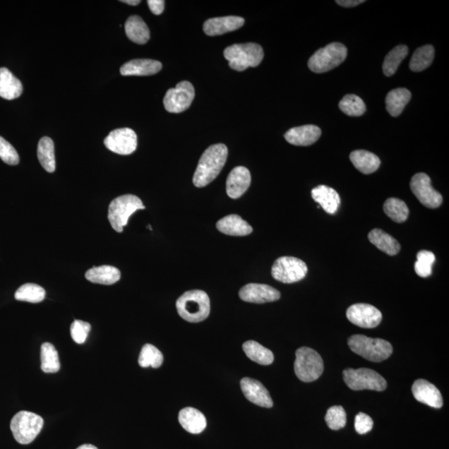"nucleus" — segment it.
I'll use <instances>...</instances> for the list:
<instances>
[{
  "label": "nucleus",
  "instance_id": "25",
  "mask_svg": "<svg viewBox=\"0 0 449 449\" xmlns=\"http://www.w3.org/2000/svg\"><path fill=\"white\" fill-rule=\"evenodd\" d=\"M20 80L6 68H0V97L7 100H16L22 95Z\"/></svg>",
  "mask_w": 449,
  "mask_h": 449
},
{
  "label": "nucleus",
  "instance_id": "43",
  "mask_svg": "<svg viewBox=\"0 0 449 449\" xmlns=\"http://www.w3.org/2000/svg\"><path fill=\"white\" fill-rule=\"evenodd\" d=\"M0 158L8 165L16 166L20 162L16 149L2 137H0Z\"/></svg>",
  "mask_w": 449,
  "mask_h": 449
},
{
  "label": "nucleus",
  "instance_id": "1",
  "mask_svg": "<svg viewBox=\"0 0 449 449\" xmlns=\"http://www.w3.org/2000/svg\"><path fill=\"white\" fill-rule=\"evenodd\" d=\"M227 156V147L222 143L214 144L205 150L195 172L194 185L204 187L216 179L226 164Z\"/></svg>",
  "mask_w": 449,
  "mask_h": 449
},
{
  "label": "nucleus",
  "instance_id": "9",
  "mask_svg": "<svg viewBox=\"0 0 449 449\" xmlns=\"http://www.w3.org/2000/svg\"><path fill=\"white\" fill-rule=\"evenodd\" d=\"M343 376L346 385L354 391L364 390L383 391L387 388L385 378L372 369H347L344 371Z\"/></svg>",
  "mask_w": 449,
  "mask_h": 449
},
{
  "label": "nucleus",
  "instance_id": "13",
  "mask_svg": "<svg viewBox=\"0 0 449 449\" xmlns=\"http://www.w3.org/2000/svg\"><path fill=\"white\" fill-rule=\"evenodd\" d=\"M106 148L119 155H130L138 148V137L131 128L112 131L104 140Z\"/></svg>",
  "mask_w": 449,
  "mask_h": 449
},
{
  "label": "nucleus",
  "instance_id": "14",
  "mask_svg": "<svg viewBox=\"0 0 449 449\" xmlns=\"http://www.w3.org/2000/svg\"><path fill=\"white\" fill-rule=\"evenodd\" d=\"M346 316L352 324L361 328H376L382 321V313L369 304H355L349 307Z\"/></svg>",
  "mask_w": 449,
  "mask_h": 449
},
{
  "label": "nucleus",
  "instance_id": "15",
  "mask_svg": "<svg viewBox=\"0 0 449 449\" xmlns=\"http://www.w3.org/2000/svg\"><path fill=\"white\" fill-rule=\"evenodd\" d=\"M239 297L246 302L264 304L278 301L280 293L270 285L251 283L241 289Z\"/></svg>",
  "mask_w": 449,
  "mask_h": 449
},
{
  "label": "nucleus",
  "instance_id": "3",
  "mask_svg": "<svg viewBox=\"0 0 449 449\" xmlns=\"http://www.w3.org/2000/svg\"><path fill=\"white\" fill-rule=\"evenodd\" d=\"M224 59L229 66L236 71H244L250 67H257L264 58L262 47L255 43L233 44L224 50Z\"/></svg>",
  "mask_w": 449,
  "mask_h": 449
},
{
  "label": "nucleus",
  "instance_id": "29",
  "mask_svg": "<svg viewBox=\"0 0 449 449\" xmlns=\"http://www.w3.org/2000/svg\"><path fill=\"white\" fill-rule=\"evenodd\" d=\"M368 238L373 246L387 255L395 256L400 251V243L381 229H373L369 233Z\"/></svg>",
  "mask_w": 449,
  "mask_h": 449
},
{
  "label": "nucleus",
  "instance_id": "46",
  "mask_svg": "<svg viewBox=\"0 0 449 449\" xmlns=\"http://www.w3.org/2000/svg\"><path fill=\"white\" fill-rule=\"evenodd\" d=\"M337 4L340 6L352 8L359 6L360 4L364 3V0H337Z\"/></svg>",
  "mask_w": 449,
  "mask_h": 449
},
{
  "label": "nucleus",
  "instance_id": "18",
  "mask_svg": "<svg viewBox=\"0 0 449 449\" xmlns=\"http://www.w3.org/2000/svg\"><path fill=\"white\" fill-rule=\"evenodd\" d=\"M251 176L249 170L245 167H237L228 175L227 180V193L232 199L240 198L249 188Z\"/></svg>",
  "mask_w": 449,
  "mask_h": 449
},
{
  "label": "nucleus",
  "instance_id": "34",
  "mask_svg": "<svg viewBox=\"0 0 449 449\" xmlns=\"http://www.w3.org/2000/svg\"><path fill=\"white\" fill-rule=\"evenodd\" d=\"M408 54L409 49L405 45L397 46L394 49H392L387 54L383 64V71L385 76H393L397 71V68H399L402 61L406 58Z\"/></svg>",
  "mask_w": 449,
  "mask_h": 449
},
{
  "label": "nucleus",
  "instance_id": "48",
  "mask_svg": "<svg viewBox=\"0 0 449 449\" xmlns=\"http://www.w3.org/2000/svg\"><path fill=\"white\" fill-rule=\"evenodd\" d=\"M77 449H98L96 446L92 445V444H83V445L79 446Z\"/></svg>",
  "mask_w": 449,
  "mask_h": 449
},
{
  "label": "nucleus",
  "instance_id": "2",
  "mask_svg": "<svg viewBox=\"0 0 449 449\" xmlns=\"http://www.w3.org/2000/svg\"><path fill=\"white\" fill-rule=\"evenodd\" d=\"M176 306L182 319L191 323L202 322L210 315L208 294L200 289L185 292L177 299Z\"/></svg>",
  "mask_w": 449,
  "mask_h": 449
},
{
  "label": "nucleus",
  "instance_id": "4",
  "mask_svg": "<svg viewBox=\"0 0 449 449\" xmlns=\"http://www.w3.org/2000/svg\"><path fill=\"white\" fill-rule=\"evenodd\" d=\"M348 345L354 353L373 362H382L393 353V346L388 341L362 335L350 336Z\"/></svg>",
  "mask_w": 449,
  "mask_h": 449
},
{
  "label": "nucleus",
  "instance_id": "8",
  "mask_svg": "<svg viewBox=\"0 0 449 449\" xmlns=\"http://www.w3.org/2000/svg\"><path fill=\"white\" fill-rule=\"evenodd\" d=\"M347 57V49L340 43H332L317 50L309 60L312 72L322 73L330 71L342 64Z\"/></svg>",
  "mask_w": 449,
  "mask_h": 449
},
{
  "label": "nucleus",
  "instance_id": "11",
  "mask_svg": "<svg viewBox=\"0 0 449 449\" xmlns=\"http://www.w3.org/2000/svg\"><path fill=\"white\" fill-rule=\"evenodd\" d=\"M194 97L195 90L193 84L182 81L177 83L175 88H171L167 92L163 104L167 112L180 114L189 109Z\"/></svg>",
  "mask_w": 449,
  "mask_h": 449
},
{
  "label": "nucleus",
  "instance_id": "24",
  "mask_svg": "<svg viewBox=\"0 0 449 449\" xmlns=\"http://www.w3.org/2000/svg\"><path fill=\"white\" fill-rule=\"evenodd\" d=\"M179 419L182 428L191 433H200L207 428V419L202 412L191 407L180 411Z\"/></svg>",
  "mask_w": 449,
  "mask_h": 449
},
{
  "label": "nucleus",
  "instance_id": "33",
  "mask_svg": "<svg viewBox=\"0 0 449 449\" xmlns=\"http://www.w3.org/2000/svg\"><path fill=\"white\" fill-rule=\"evenodd\" d=\"M383 212L393 221L403 223L409 217V210L408 205L400 199L391 198L383 204Z\"/></svg>",
  "mask_w": 449,
  "mask_h": 449
},
{
  "label": "nucleus",
  "instance_id": "12",
  "mask_svg": "<svg viewBox=\"0 0 449 449\" xmlns=\"http://www.w3.org/2000/svg\"><path fill=\"white\" fill-rule=\"evenodd\" d=\"M412 193L428 208H438L443 203V196L433 188L430 177L425 173H418L410 181Z\"/></svg>",
  "mask_w": 449,
  "mask_h": 449
},
{
  "label": "nucleus",
  "instance_id": "39",
  "mask_svg": "<svg viewBox=\"0 0 449 449\" xmlns=\"http://www.w3.org/2000/svg\"><path fill=\"white\" fill-rule=\"evenodd\" d=\"M339 107L344 114L350 116H361L366 111V104L361 98L354 95L345 96L340 102Z\"/></svg>",
  "mask_w": 449,
  "mask_h": 449
},
{
  "label": "nucleus",
  "instance_id": "22",
  "mask_svg": "<svg viewBox=\"0 0 449 449\" xmlns=\"http://www.w3.org/2000/svg\"><path fill=\"white\" fill-rule=\"evenodd\" d=\"M311 196L315 202L320 204V207L327 213L335 214L340 208V195L330 186H318L311 191Z\"/></svg>",
  "mask_w": 449,
  "mask_h": 449
},
{
  "label": "nucleus",
  "instance_id": "47",
  "mask_svg": "<svg viewBox=\"0 0 449 449\" xmlns=\"http://www.w3.org/2000/svg\"><path fill=\"white\" fill-rule=\"evenodd\" d=\"M125 4H129V6H138V4L140 3H141V1H140V0H124V1H121Z\"/></svg>",
  "mask_w": 449,
  "mask_h": 449
},
{
  "label": "nucleus",
  "instance_id": "42",
  "mask_svg": "<svg viewBox=\"0 0 449 449\" xmlns=\"http://www.w3.org/2000/svg\"><path fill=\"white\" fill-rule=\"evenodd\" d=\"M91 330L90 323L83 321H74L70 327V334L74 342L78 345L85 343L88 334Z\"/></svg>",
  "mask_w": 449,
  "mask_h": 449
},
{
  "label": "nucleus",
  "instance_id": "19",
  "mask_svg": "<svg viewBox=\"0 0 449 449\" xmlns=\"http://www.w3.org/2000/svg\"><path fill=\"white\" fill-rule=\"evenodd\" d=\"M245 20L238 16H226L210 18L204 23L203 30L208 36H217L240 29Z\"/></svg>",
  "mask_w": 449,
  "mask_h": 449
},
{
  "label": "nucleus",
  "instance_id": "38",
  "mask_svg": "<svg viewBox=\"0 0 449 449\" xmlns=\"http://www.w3.org/2000/svg\"><path fill=\"white\" fill-rule=\"evenodd\" d=\"M163 355L160 350L155 346L150 344L143 345L138 358L139 366L143 368L152 367L157 369L161 367L163 363Z\"/></svg>",
  "mask_w": 449,
  "mask_h": 449
},
{
  "label": "nucleus",
  "instance_id": "40",
  "mask_svg": "<svg viewBox=\"0 0 449 449\" xmlns=\"http://www.w3.org/2000/svg\"><path fill=\"white\" fill-rule=\"evenodd\" d=\"M435 256L431 251H421L417 254V261L414 265L416 274L422 278L429 277L432 274V266Z\"/></svg>",
  "mask_w": 449,
  "mask_h": 449
},
{
  "label": "nucleus",
  "instance_id": "44",
  "mask_svg": "<svg viewBox=\"0 0 449 449\" xmlns=\"http://www.w3.org/2000/svg\"><path fill=\"white\" fill-rule=\"evenodd\" d=\"M373 427V421L366 414L359 413L355 417L354 428L359 434L371 432Z\"/></svg>",
  "mask_w": 449,
  "mask_h": 449
},
{
  "label": "nucleus",
  "instance_id": "37",
  "mask_svg": "<svg viewBox=\"0 0 449 449\" xmlns=\"http://www.w3.org/2000/svg\"><path fill=\"white\" fill-rule=\"evenodd\" d=\"M45 289L39 285L28 283L17 289L15 297L17 301L40 303L45 298Z\"/></svg>",
  "mask_w": 449,
  "mask_h": 449
},
{
  "label": "nucleus",
  "instance_id": "35",
  "mask_svg": "<svg viewBox=\"0 0 449 449\" xmlns=\"http://www.w3.org/2000/svg\"><path fill=\"white\" fill-rule=\"evenodd\" d=\"M434 59V49L432 45L421 47L415 51L411 58L409 68L412 71L421 72L431 65Z\"/></svg>",
  "mask_w": 449,
  "mask_h": 449
},
{
  "label": "nucleus",
  "instance_id": "27",
  "mask_svg": "<svg viewBox=\"0 0 449 449\" xmlns=\"http://www.w3.org/2000/svg\"><path fill=\"white\" fill-rule=\"evenodd\" d=\"M85 277L92 283L110 285L119 282L121 273L112 265L95 266L87 271Z\"/></svg>",
  "mask_w": 449,
  "mask_h": 449
},
{
  "label": "nucleus",
  "instance_id": "5",
  "mask_svg": "<svg viewBox=\"0 0 449 449\" xmlns=\"http://www.w3.org/2000/svg\"><path fill=\"white\" fill-rule=\"evenodd\" d=\"M142 200L134 195H124L112 200L109 208V221L116 232H123L128 219L138 210L145 209Z\"/></svg>",
  "mask_w": 449,
  "mask_h": 449
},
{
  "label": "nucleus",
  "instance_id": "41",
  "mask_svg": "<svg viewBox=\"0 0 449 449\" xmlns=\"http://www.w3.org/2000/svg\"><path fill=\"white\" fill-rule=\"evenodd\" d=\"M325 422L332 430L343 429L347 422V415L342 406H333L327 411Z\"/></svg>",
  "mask_w": 449,
  "mask_h": 449
},
{
  "label": "nucleus",
  "instance_id": "32",
  "mask_svg": "<svg viewBox=\"0 0 449 449\" xmlns=\"http://www.w3.org/2000/svg\"><path fill=\"white\" fill-rule=\"evenodd\" d=\"M37 158L45 171L50 173L55 171L54 143L52 139L48 137L40 139L37 146Z\"/></svg>",
  "mask_w": 449,
  "mask_h": 449
},
{
  "label": "nucleus",
  "instance_id": "28",
  "mask_svg": "<svg viewBox=\"0 0 449 449\" xmlns=\"http://www.w3.org/2000/svg\"><path fill=\"white\" fill-rule=\"evenodd\" d=\"M125 32L135 44H145L150 40V30L141 17L131 16L125 23Z\"/></svg>",
  "mask_w": 449,
  "mask_h": 449
},
{
  "label": "nucleus",
  "instance_id": "6",
  "mask_svg": "<svg viewBox=\"0 0 449 449\" xmlns=\"http://www.w3.org/2000/svg\"><path fill=\"white\" fill-rule=\"evenodd\" d=\"M44 424V419L39 414L29 411H20L13 416L11 429L16 441L26 445L35 441L43 429Z\"/></svg>",
  "mask_w": 449,
  "mask_h": 449
},
{
  "label": "nucleus",
  "instance_id": "23",
  "mask_svg": "<svg viewBox=\"0 0 449 449\" xmlns=\"http://www.w3.org/2000/svg\"><path fill=\"white\" fill-rule=\"evenodd\" d=\"M218 231L228 236L244 237L250 235L253 229L238 215H229L217 223Z\"/></svg>",
  "mask_w": 449,
  "mask_h": 449
},
{
  "label": "nucleus",
  "instance_id": "7",
  "mask_svg": "<svg viewBox=\"0 0 449 449\" xmlns=\"http://www.w3.org/2000/svg\"><path fill=\"white\" fill-rule=\"evenodd\" d=\"M294 373L299 381L310 383L318 380L324 371V362L316 350L301 347L297 350Z\"/></svg>",
  "mask_w": 449,
  "mask_h": 449
},
{
  "label": "nucleus",
  "instance_id": "30",
  "mask_svg": "<svg viewBox=\"0 0 449 449\" xmlns=\"http://www.w3.org/2000/svg\"><path fill=\"white\" fill-rule=\"evenodd\" d=\"M411 100V92L406 88H396L390 91L386 97V109L393 116L402 114Z\"/></svg>",
  "mask_w": 449,
  "mask_h": 449
},
{
  "label": "nucleus",
  "instance_id": "10",
  "mask_svg": "<svg viewBox=\"0 0 449 449\" xmlns=\"http://www.w3.org/2000/svg\"><path fill=\"white\" fill-rule=\"evenodd\" d=\"M307 273L305 262L292 256L280 257L271 269L274 279L285 284L298 282L306 277Z\"/></svg>",
  "mask_w": 449,
  "mask_h": 449
},
{
  "label": "nucleus",
  "instance_id": "45",
  "mask_svg": "<svg viewBox=\"0 0 449 449\" xmlns=\"http://www.w3.org/2000/svg\"><path fill=\"white\" fill-rule=\"evenodd\" d=\"M148 4L154 15L159 16L164 11L165 1L163 0H148Z\"/></svg>",
  "mask_w": 449,
  "mask_h": 449
},
{
  "label": "nucleus",
  "instance_id": "21",
  "mask_svg": "<svg viewBox=\"0 0 449 449\" xmlns=\"http://www.w3.org/2000/svg\"><path fill=\"white\" fill-rule=\"evenodd\" d=\"M162 68V64L156 60L134 59L124 64L120 73L123 76H149L160 72Z\"/></svg>",
  "mask_w": 449,
  "mask_h": 449
},
{
  "label": "nucleus",
  "instance_id": "26",
  "mask_svg": "<svg viewBox=\"0 0 449 449\" xmlns=\"http://www.w3.org/2000/svg\"><path fill=\"white\" fill-rule=\"evenodd\" d=\"M349 158L355 168L364 174H371L381 167V159L376 154L366 150H357L352 152Z\"/></svg>",
  "mask_w": 449,
  "mask_h": 449
},
{
  "label": "nucleus",
  "instance_id": "31",
  "mask_svg": "<svg viewBox=\"0 0 449 449\" xmlns=\"http://www.w3.org/2000/svg\"><path fill=\"white\" fill-rule=\"evenodd\" d=\"M243 350L248 358L261 366H269L274 361L273 353L254 340L246 341L243 344Z\"/></svg>",
  "mask_w": 449,
  "mask_h": 449
},
{
  "label": "nucleus",
  "instance_id": "20",
  "mask_svg": "<svg viewBox=\"0 0 449 449\" xmlns=\"http://www.w3.org/2000/svg\"><path fill=\"white\" fill-rule=\"evenodd\" d=\"M321 135V130L316 125H305L289 129L285 134V138L289 143L294 146H311L318 141Z\"/></svg>",
  "mask_w": 449,
  "mask_h": 449
},
{
  "label": "nucleus",
  "instance_id": "17",
  "mask_svg": "<svg viewBox=\"0 0 449 449\" xmlns=\"http://www.w3.org/2000/svg\"><path fill=\"white\" fill-rule=\"evenodd\" d=\"M412 392L416 400L420 403L434 409L442 408L443 401L441 393L433 383L425 380H417L412 386Z\"/></svg>",
  "mask_w": 449,
  "mask_h": 449
},
{
  "label": "nucleus",
  "instance_id": "16",
  "mask_svg": "<svg viewBox=\"0 0 449 449\" xmlns=\"http://www.w3.org/2000/svg\"><path fill=\"white\" fill-rule=\"evenodd\" d=\"M241 388L246 399L256 405L271 408L273 401L265 386L258 381L251 378H243Z\"/></svg>",
  "mask_w": 449,
  "mask_h": 449
},
{
  "label": "nucleus",
  "instance_id": "36",
  "mask_svg": "<svg viewBox=\"0 0 449 449\" xmlns=\"http://www.w3.org/2000/svg\"><path fill=\"white\" fill-rule=\"evenodd\" d=\"M41 369L44 373H57L60 369V362L57 349L50 343L41 346Z\"/></svg>",
  "mask_w": 449,
  "mask_h": 449
}]
</instances>
